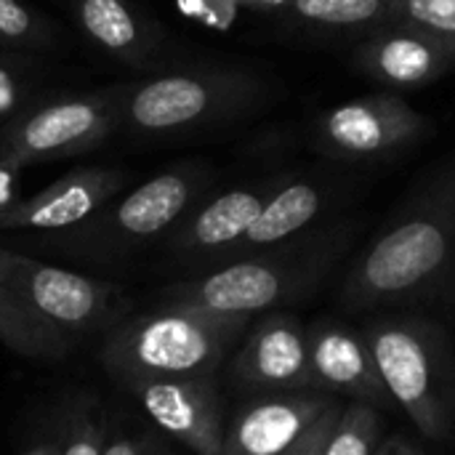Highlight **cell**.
<instances>
[{"instance_id": "6da1fadb", "label": "cell", "mask_w": 455, "mask_h": 455, "mask_svg": "<svg viewBox=\"0 0 455 455\" xmlns=\"http://www.w3.org/2000/svg\"><path fill=\"white\" fill-rule=\"evenodd\" d=\"M455 272V160L349 264L339 301L349 312H387L435 296Z\"/></svg>"}, {"instance_id": "7a4b0ae2", "label": "cell", "mask_w": 455, "mask_h": 455, "mask_svg": "<svg viewBox=\"0 0 455 455\" xmlns=\"http://www.w3.org/2000/svg\"><path fill=\"white\" fill-rule=\"evenodd\" d=\"M355 224L304 232L267 251L211 267L160 291V304L253 317L307 299L352 248Z\"/></svg>"}, {"instance_id": "3957f363", "label": "cell", "mask_w": 455, "mask_h": 455, "mask_svg": "<svg viewBox=\"0 0 455 455\" xmlns=\"http://www.w3.org/2000/svg\"><path fill=\"white\" fill-rule=\"evenodd\" d=\"M248 325L245 315L160 304L112 325L99 360L128 389L160 379L211 376Z\"/></svg>"}, {"instance_id": "277c9868", "label": "cell", "mask_w": 455, "mask_h": 455, "mask_svg": "<svg viewBox=\"0 0 455 455\" xmlns=\"http://www.w3.org/2000/svg\"><path fill=\"white\" fill-rule=\"evenodd\" d=\"M363 336L392 403L427 440H448L455 429V355L443 328L427 317L379 312Z\"/></svg>"}, {"instance_id": "5b68a950", "label": "cell", "mask_w": 455, "mask_h": 455, "mask_svg": "<svg viewBox=\"0 0 455 455\" xmlns=\"http://www.w3.org/2000/svg\"><path fill=\"white\" fill-rule=\"evenodd\" d=\"M267 83L251 69L197 64L136 83H117L120 128L133 136H176L253 112Z\"/></svg>"}, {"instance_id": "8992f818", "label": "cell", "mask_w": 455, "mask_h": 455, "mask_svg": "<svg viewBox=\"0 0 455 455\" xmlns=\"http://www.w3.org/2000/svg\"><path fill=\"white\" fill-rule=\"evenodd\" d=\"M208 184L211 168L205 163L171 165L131 192L112 197L85 221L69 229L48 232L35 243L72 259H123L136 248L165 237L179 219L200 203Z\"/></svg>"}, {"instance_id": "52a82bcc", "label": "cell", "mask_w": 455, "mask_h": 455, "mask_svg": "<svg viewBox=\"0 0 455 455\" xmlns=\"http://www.w3.org/2000/svg\"><path fill=\"white\" fill-rule=\"evenodd\" d=\"M0 285L67 336L112 328L128 307L120 285L37 261L5 245H0Z\"/></svg>"}, {"instance_id": "ba28073f", "label": "cell", "mask_w": 455, "mask_h": 455, "mask_svg": "<svg viewBox=\"0 0 455 455\" xmlns=\"http://www.w3.org/2000/svg\"><path fill=\"white\" fill-rule=\"evenodd\" d=\"M117 83L91 93L59 96L24 109L0 136V163L11 171L93 152L120 128Z\"/></svg>"}, {"instance_id": "9c48e42d", "label": "cell", "mask_w": 455, "mask_h": 455, "mask_svg": "<svg viewBox=\"0 0 455 455\" xmlns=\"http://www.w3.org/2000/svg\"><path fill=\"white\" fill-rule=\"evenodd\" d=\"M432 131V123L392 93L365 96L325 112L312 131L315 147L336 160L389 157Z\"/></svg>"}, {"instance_id": "30bf717a", "label": "cell", "mask_w": 455, "mask_h": 455, "mask_svg": "<svg viewBox=\"0 0 455 455\" xmlns=\"http://www.w3.org/2000/svg\"><path fill=\"white\" fill-rule=\"evenodd\" d=\"M147 416L195 455H219L224 443V413L216 373L160 379L131 387Z\"/></svg>"}, {"instance_id": "8fae6325", "label": "cell", "mask_w": 455, "mask_h": 455, "mask_svg": "<svg viewBox=\"0 0 455 455\" xmlns=\"http://www.w3.org/2000/svg\"><path fill=\"white\" fill-rule=\"evenodd\" d=\"M128 173L109 165L75 168L32 197H19L0 211V232H59L69 229L123 192Z\"/></svg>"}, {"instance_id": "7c38bea8", "label": "cell", "mask_w": 455, "mask_h": 455, "mask_svg": "<svg viewBox=\"0 0 455 455\" xmlns=\"http://www.w3.org/2000/svg\"><path fill=\"white\" fill-rule=\"evenodd\" d=\"M275 187H237L195 203L165 235V251L187 264L216 267L251 229Z\"/></svg>"}, {"instance_id": "4fadbf2b", "label": "cell", "mask_w": 455, "mask_h": 455, "mask_svg": "<svg viewBox=\"0 0 455 455\" xmlns=\"http://www.w3.org/2000/svg\"><path fill=\"white\" fill-rule=\"evenodd\" d=\"M232 379L261 395L315 389L307 328L291 315L264 317L237 349Z\"/></svg>"}, {"instance_id": "5bb4252c", "label": "cell", "mask_w": 455, "mask_h": 455, "mask_svg": "<svg viewBox=\"0 0 455 455\" xmlns=\"http://www.w3.org/2000/svg\"><path fill=\"white\" fill-rule=\"evenodd\" d=\"M333 403L336 397L320 389L264 395L232 419L219 455L285 453Z\"/></svg>"}, {"instance_id": "9a60e30c", "label": "cell", "mask_w": 455, "mask_h": 455, "mask_svg": "<svg viewBox=\"0 0 455 455\" xmlns=\"http://www.w3.org/2000/svg\"><path fill=\"white\" fill-rule=\"evenodd\" d=\"M315 389L341 395L349 403H365L376 411L395 405L363 331L339 320H320L307 328Z\"/></svg>"}, {"instance_id": "2e32d148", "label": "cell", "mask_w": 455, "mask_h": 455, "mask_svg": "<svg viewBox=\"0 0 455 455\" xmlns=\"http://www.w3.org/2000/svg\"><path fill=\"white\" fill-rule=\"evenodd\" d=\"M80 35L115 61L144 69L165 45V32L136 0H69Z\"/></svg>"}, {"instance_id": "e0dca14e", "label": "cell", "mask_w": 455, "mask_h": 455, "mask_svg": "<svg viewBox=\"0 0 455 455\" xmlns=\"http://www.w3.org/2000/svg\"><path fill=\"white\" fill-rule=\"evenodd\" d=\"M360 72L392 88H424L455 69L453 56L427 35L381 24L355 53Z\"/></svg>"}, {"instance_id": "ac0fdd59", "label": "cell", "mask_w": 455, "mask_h": 455, "mask_svg": "<svg viewBox=\"0 0 455 455\" xmlns=\"http://www.w3.org/2000/svg\"><path fill=\"white\" fill-rule=\"evenodd\" d=\"M328 200H331L328 187L320 181H312V179H293V181L277 184L275 192L269 195L267 205L251 224V229L240 237V243L219 264L267 251L272 245H280L285 240H293V237L309 232V227L328 208Z\"/></svg>"}, {"instance_id": "d6986e66", "label": "cell", "mask_w": 455, "mask_h": 455, "mask_svg": "<svg viewBox=\"0 0 455 455\" xmlns=\"http://www.w3.org/2000/svg\"><path fill=\"white\" fill-rule=\"evenodd\" d=\"M0 344L21 357L61 360L72 349V339L35 317L13 293L0 285Z\"/></svg>"}, {"instance_id": "ffe728a7", "label": "cell", "mask_w": 455, "mask_h": 455, "mask_svg": "<svg viewBox=\"0 0 455 455\" xmlns=\"http://www.w3.org/2000/svg\"><path fill=\"white\" fill-rule=\"evenodd\" d=\"M288 11L304 24L355 29L389 21V0H291Z\"/></svg>"}, {"instance_id": "44dd1931", "label": "cell", "mask_w": 455, "mask_h": 455, "mask_svg": "<svg viewBox=\"0 0 455 455\" xmlns=\"http://www.w3.org/2000/svg\"><path fill=\"white\" fill-rule=\"evenodd\" d=\"M56 45V27L24 0H0V51L40 53Z\"/></svg>"}, {"instance_id": "7402d4cb", "label": "cell", "mask_w": 455, "mask_h": 455, "mask_svg": "<svg viewBox=\"0 0 455 455\" xmlns=\"http://www.w3.org/2000/svg\"><path fill=\"white\" fill-rule=\"evenodd\" d=\"M427 35L455 61V0H389V21Z\"/></svg>"}, {"instance_id": "603a6c76", "label": "cell", "mask_w": 455, "mask_h": 455, "mask_svg": "<svg viewBox=\"0 0 455 455\" xmlns=\"http://www.w3.org/2000/svg\"><path fill=\"white\" fill-rule=\"evenodd\" d=\"M381 443V416L365 403L344 405L323 455H373Z\"/></svg>"}, {"instance_id": "cb8c5ba5", "label": "cell", "mask_w": 455, "mask_h": 455, "mask_svg": "<svg viewBox=\"0 0 455 455\" xmlns=\"http://www.w3.org/2000/svg\"><path fill=\"white\" fill-rule=\"evenodd\" d=\"M32 77L24 53L0 51V123L8 125L24 109H29Z\"/></svg>"}, {"instance_id": "d4e9b609", "label": "cell", "mask_w": 455, "mask_h": 455, "mask_svg": "<svg viewBox=\"0 0 455 455\" xmlns=\"http://www.w3.org/2000/svg\"><path fill=\"white\" fill-rule=\"evenodd\" d=\"M104 448L107 435L101 421L83 411L67 427V435L59 443V455H104Z\"/></svg>"}, {"instance_id": "484cf974", "label": "cell", "mask_w": 455, "mask_h": 455, "mask_svg": "<svg viewBox=\"0 0 455 455\" xmlns=\"http://www.w3.org/2000/svg\"><path fill=\"white\" fill-rule=\"evenodd\" d=\"M341 411H344V403L341 400H336L285 453L280 455H323L325 451V443H328V437H331V432H333V427H336V421H339V416H341Z\"/></svg>"}, {"instance_id": "4316f807", "label": "cell", "mask_w": 455, "mask_h": 455, "mask_svg": "<svg viewBox=\"0 0 455 455\" xmlns=\"http://www.w3.org/2000/svg\"><path fill=\"white\" fill-rule=\"evenodd\" d=\"M104 455H165V451L155 440H149V437H141V435H120V437L107 440Z\"/></svg>"}, {"instance_id": "83f0119b", "label": "cell", "mask_w": 455, "mask_h": 455, "mask_svg": "<svg viewBox=\"0 0 455 455\" xmlns=\"http://www.w3.org/2000/svg\"><path fill=\"white\" fill-rule=\"evenodd\" d=\"M373 455H424L411 440L405 437H387L379 443V448L373 451Z\"/></svg>"}, {"instance_id": "f1b7e54d", "label": "cell", "mask_w": 455, "mask_h": 455, "mask_svg": "<svg viewBox=\"0 0 455 455\" xmlns=\"http://www.w3.org/2000/svg\"><path fill=\"white\" fill-rule=\"evenodd\" d=\"M16 171H11L8 165L0 163V211H5L11 203H16Z\"/></svg>"}, {"instance_id": "f546056e", "label": "cell", "mask_w": 455, "mask_h": 455, "mask_svg": "<svg viewBox=\"0 0 455 455\" xmlns=\"http://www.w3.org/2000/svg\"><path fill=\"white\" fill-rule=\"evenodd\" d=\"M237 5H245L253 11H283L291 5V0H237Z\"/></svg>"}, {"instance_id": "4dcf8cb0", "label": "cell", "mask_w": 455, "mask_h": 455, "mask_svg": "<svg viewBox=\"0 0 455 455\" xmlns=\"http://www.w3.org/2000/svg\"><path fill=\"white\" fill-rule=\"evenodd\" d=\"M21 455H59V443H45V445H37Z\"/></svg>"}]
</instances>
